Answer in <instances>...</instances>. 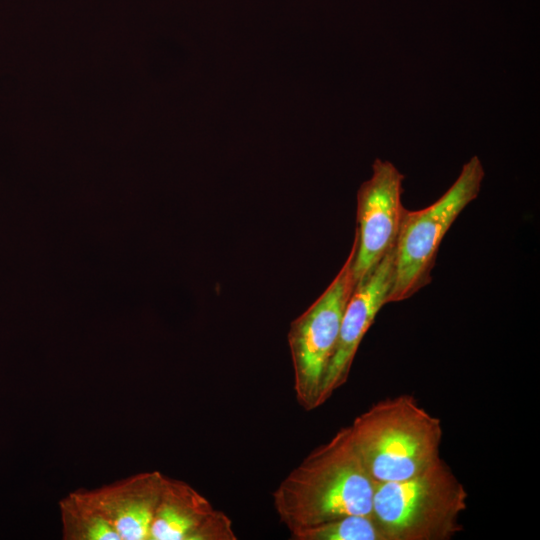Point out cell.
I'll use <instances>...</instances> for the list:
<instances>
[{"mask_svg": "<svg viewBox=\"0 0 540 540\" xmlns=\"http://www.w3.org/2000/svg\"><path fill=\"white\" fill-rule=\"evenodd\" d=\"M375 484L345 426L288 473L272 494L273 505L293 533L350 514H371Z\"/></svg>", "mask_w": 540, "mask_h": 540, "instance_id": "1", "label": "cell"}, {"mask_svg": "<svg viewBox=\"0 0 540 540\" xmlns=\"http://www.w3.org/2000/svg\"><path fill=\"white\" fill-rule=\"evenodd\" d=\"M356 450L375 483L404 480L441 458V420L413 395L382 399L349 425Z\"/></svg>", "mask_w": 540, "mask_h": 540, "instance_id": "2", "label": "cell"}, {"mask_svg": "<svg viewBox=\"0 0 540 540\" xmlns=\"http://www.w3.org/2000/svg\"><path fill=\"white\" fill-rule=\"evenodd\" d=\"M468 493L440 458L404 480L376 483L372 516L386 540H450L463 530Z\"/></svg>", "mask_w": 540, "mask_h": 540, "instance_id": "3", "label": "cell"}, {"mask_svg": "<svg viewBox=\"0 0 540 540\" xmlns=\"http://www.w3.org/2000/svg\"><path fill=\"white\" fill-rule=\"evenodd\" d=\"M484 174L480 159L473 156L434 203L420 210L405 209L387 303L406 300L431 282L441 242L459 214L478 196Z\"/></svg>", "mask_w": 540, "mask_h": 540, "instance_id": "4", "label": "cell"}, {"mask_svg": "<svg viewBox=\"0 0 540 540\" xmlns=\"http://www.w3.org/2000/svg\"><path fill=\"white\" fill-rule=\"evenodd\" d=\"M357 235L338 274L325 291L291 322L287 335L296 401L306 411L319 407V393L334 354L346 304L355 287Z\"/></svg>", "mask_w": 540, "mask_h": 540, "instance_id": "5", "label": "cell"}, {"mask_svg": "<svg viewBox=\"0 0 540 540\" xmlns=\"http://www.w3.org/2000/svg\"><path fill=\"white\" fill-rule=\"evenodd\" d=\"M371 178L357 192L355 283L364 279L392 251L405 207L401 201L404 175L389 161L376 159Z\"/></svg>", "mask_w": 540, "mask_h": 540, "instance_id": "6", "label": "cell"}, {"mask_svg": "<svg viewBox=\"0 0 540 540\" xmlns=\"http://www.w3.org/2000/svg\"><path fill=\"white\" fill-rule=\"evenodd\" d=\"M395 248L361 281L346 304L337 345L324 375L318 405L346 384L358 348L380 309L387 304L394 273Z\"/></svg>", "mask_w": 540, "mask_h": 540, "instance_id": "7", "label": "cell"}, {"mask_svg": "<svg viewBox=\"0 0 540 540\" xmlns=\"http://www.w3.org/2000/svg\"><path fill=\"white\" fill-rule=\"evenodd\" d=\"M232 520L183 480L165 475L149 540H236Z\"/></svg>", "mask_w": 540, "mask_h": 540, "instance_id": "8", "label": "cell"}, {"mask_svg": "<svg viewBox=\"0 0 540 540\" xmlns=\"http://www.w3.org/2000/svg\"><path fill=\"white\" fill-rule=\"evenodd\" d=\"M165 475L140 472L97 488L77 489L111 523L121 540H149Z\"/></svg>", "mask_w": 540, "mask_h": 540, "instance_id": "9", "label": "cell"}, {"mask_svg": "<svg viewBox=\"0 0 540 540\" xmlns=\"http://www.w3.org/2000/svg\"><path fill=\"white\" fill-rule=\"evenodd\" d=\"M58 507L63 540H121L111 523L78 490L63 497Z\"/></svg>", "mask_w": 540, "mask_h": 540, "instance_id": "10", "label": "cell"}, {"mask_svg": "<svg viewBox=\"0 0 540 540\" xmlns=\"http://www.w3.org/2000/svg\"><path fill=\"white\" fill-rule=\"evenodd\" d=\"M294 540H386L371 514H350L290 533Z\"/></svg>", "mask_w": 540, "mask_h": 540, "instance_id": "11", "label": "cell"}]
</instances>
